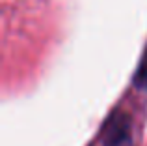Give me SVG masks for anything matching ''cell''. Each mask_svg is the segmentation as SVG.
Wrapping results in <instances>:
<instances>
[{"instance_id":"obj_1","label":"cell","mask_w":147,"mask_h":146,"mask_svg":"<svg viewBox=\"0 0 147 146\" xmlns=\"http://www.w3.org/2000/svg\"><path fill=\"white\" fill-rule=\"evenodd\" d=\"M104 146H134L132 122L129 114H115L104 128Z\"/></svg>"},{"instance_id":"obj_2","label":"cell","mask_w":147,"mask_h":146,"mask_svg":"<svg viewBox=\"0 0 147 146\" xmlns=\"http://www.w3.org/2000/svg\"><path fill=\"white\" fill-rule=\"evenodd\" d=\"M134 84H136L140 90H147V49H145L144 56H142V60H140L136 75H134Z\"/></svg>"}]
</instances>
